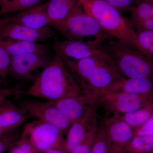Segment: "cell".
I'll return each instance as SVG.
<instances>
[{"mask_svg":"<svg viewBox=\"0 0 153 153\" xmlns=\"http://www.w3.org/2000/svg\"><path fill=\"white\" fill-rule=\"evenodd\" d=\"M61 57L82 94L94 99L105 93L115 82L124 77L108 55L79 60Z\"/></svg>","mask_w":153,"mask_h":153,"instance_id":"6da1fadb","label":"cell"},{"mask_svg":"<svg viewBox=\"0 0 153 153\" xmlns=\"http://www.w3.org/2000/svg\"><path fill=\"white\" fill-rule=\"evenodd\" d=\"M24 94L49 101L82 94L63 58L57 53Z\"/></svg>","mask_w":153,"mask_h":153,"instance_id":"7a4b0ae2","label":"cell"},{"mask_svg":"<svg viewBox=\"0 0 153 153\" xmlns=\"http://www.w3.org/2000/svg\"><path fill=\"white\" fill-rule=\"evenodd\" d=\"M82 7L107 34L140 51L137 33L131 21L118 10L105 0H83Z\"/></svg>","mask_w":153,"mask_h":153,"instance_id":"3957f363","label":"cell"},{"mask_svg":"<svg viewBox=\"0 0 153 153\" xmlns=\"http://www.w3.org/2000/svg\"><path fill=\"white\" fill-rule=\"evenodd\" d=\"M101 46L124 77L153 80L152 58L131 45L116 39L103 41Z\"/></svg>","mask_w":153,"mask_h":153,"instance_id":"277c9868","label":"cell"},{"mask_svg":"<svg viewBox=\"0 0 153 153\" xmlns=\"http://www.w3.org/2000/svg\"><path fill=\"white\" fill-rule=\"evenodd\" d=\"M57 29L65 40L83 41L84 37L93 36L102 42L114 38L102 29L97 21L87 13L82 5L66 19L51 25Z\"/></svg>","mask_w":153,"mask_h":153,"instance_id":"5b68a950","label":"cell"},{"mask_svg":"<svg viewBox=\"0 0 153 153\" xmlns=\"http://www.w3.org/2000/svg\"><path fill=\"white\" fill-rule=\"evenodd\" d=\"M63 134L57 127L37 120L25 126L21 137L28 141L38 152L43 153L52 148L64 151Z\"/></svg>","mask_w":153,"mask_h":153,"instance_id":"8992f818","label":"cell"},{"mask_svg":"<svg viewBox=\"0 0 153 153\" xmlns=\"http://www.w3.org/2000/svg\"><path fill=\"white\" fill-rule=\"evenodd\" d=\"M153 100V92L146 94L125 92L105 94L95 99L96 104L104 105L113 115H121L143 107Z\"/></svg>","mask_w":153,"mask_h":153,"instance_id":"52a82bcc","label":"cell"},{"mask_svg":"<svg viewBox=\"0 0 153 153\" xmlns=\"http://www.w3.org/2000/svg\"><path fill=\"white\" fill-rule=\"evenodd\" d=\"M21 107L28 115L57 127L64 133L69 129L72 123L52 101L27 100L22 102Z\"/></svg>","mask_w":153,"mask_h":153,"instance_id":"ba28073f","label":"cell"},{"mask_svg":"<svg viewBox=\"0 0 153 153\" xmlns=\"http://www.w3.org/2000/svg\"><path fill=\"white\" fill-rule=\"evenodd\" d=\"M100 41L94 40L57 41L53 44L56 53L70 60H79L95 56H107Z\"/></svg>","mask_w":153,"mask_h":153,"instance_id":"9c48e42d","label":"cell"},{"mask_svg":"<svg viewBox=\"0 0 153 153\" xmlns=\"http://www.w3.org/2000/svg\"><path fill=\"white\" fill-rule=\"evenodd\" d=\"M52 59L47 54L27 53L12 57L8 74L20 80L30 79L33 73L41 68H45Z\"/></svg>","mask_w":153,"mask_h":153,"instance_id":"30bf717a","label":"cell"},{"mask_svg":"<svg viewBox=\"0 0 153 153\" xmlns=\"http://www.w3.org/2000/svg\"><path fill=\"white\" fill-rule=\"evenodd\" d=\"M55 36V31L49 26L35 29L11 22L0 29V40L11 39L39 43Z\"/></svg>","mask_w":153,"mask_h":153,"instance_id":"8fae6325","label":"cell"},{"mask_svg":"<svg viewBox=\"0 0 153 153\" xmlns=\"http://www.w3.org/2000/svg\"><path fill=\"white\" fill-rule=\"evenodd\" d=\"M110 140L109 153H123L125 148L133 138V128L120 115H113L104 120Z\"/></svg>","mask_w":153,"mask_h":153,"instance_id":"7c38bea8","label":"cell"},{"mask_svg":"<svg viewBox=\"0 0 153 153\" xmlns=\"http://www.w3.org/2000/svg\"><path fill=\"white\" fill-rule=\"evenodd\" d=\"M96 106L88 111L83 116L71 123L65 140L64 151L71 153L80 143L94 123L97 120Z\"/></svg>","mask_w":153,"mask_h":153,"instance_id":"4fadbf2b","label":"cell"},{"mask_svg":"<svg viewBox=\"0 0 153 153\" xmlns=\"http://www.w3.org/2000/svg\"><path fill=\"white\" fill-rule=\"evenodd\" d=\"M52 102L71 123L82 117L91 108L97 106L93 98L83 94Z\"/></svg>","mask_w":153,"mask_h":153,"instance_id":"5bb4252c","label":"cell"},{"mask_svg":"<svg viewBox=\"0 0 153 153\" xmlns=\"http://www.w3.org/2000/svg\"><path fill=\"white\" fill-rule=\"evenodd\" d=\"M12 22L35 29H42L52 23L47 14L46 4L20 11L13 16Z\"/></svg>","mask_w":153,"mask_h":153,"instance_id":"9a60e30c","label":"cell"},{"mask_svg":"<svg viewBox=\"0 0 153 153\" xmlns=\"http://www.w3.org/2000/svg\"><path fill=\"white\" fill-rule=\"evenodd\" d=\"M27 113L21 107H18L8 100L0 106V128L12 132L26 121Z\"/></svg>","mask_w":153,"mask_h":153,"instance_id":"2e32d148","label":"cell"},{"mask_svg":"<svg viewBox=\"0 0 153 153\" xmlns=\"http://www.w3.org/2000/svg\"><path fill=\"white\" fill-rule=\"evenodd\" d=\"M152 92H153L152 79L123 77L115 82L103 94L113 92L146 94Z\"/></svg>","mask_w":153,"mask_h":153,"instance_id":"e0dca14e","label":"cell"},{"mask_svg":"<svg viewBox=\"0 0 153 153\" xmlns=\"http://www.w3.org/2000/svg\"><path fill=\"white\" fill-rule=\"evenodd\" d=\"M83 0H49L45 3L46 11L52 24L66 19L82 5Z\"/></svg>","mask_w":153,"mask_h":153,"instance_id":"ac0fdd59","label":"cell"},{"mask_svg":"<svg viewBox=\"0 0 153 153\" xmlns=\"http://www.w3.org/2000/svg\"><path fill=\"white\" fill-rule=\"evenodd\" d=\"M0 45L4 47L12 57L27 53L47 54L48 48L39 43L11 39L0 40Z\"/></svg>","mask_w":153,"mask_h":153,"instance_id":"d6986e66","label":"cell"},{"mask_svg":"<svg viewBox=\"0 0 153 153\" xmlns=\"http://www.w3.org/2000/svg\"><path fill=\"white\" fill-rule=\"evenodd\" d=\"M153 114V100L139 109L120 116L133 128H136L144 123Z\"/></svg>","mask_w":153,"mask_h":153,"instance_id":"ffe728a7","label":"cell"},{"mask_svg":"<svg viewBox=\"0 0 153 153\" xmlns=\"http://www.w3.org/2000/svg\"><path fill=\"white\" fill-rule=\"evenodd\" d=\"M110 140L104 120L98 123L91 153H109Z\"/></svg>","mask_w":153,"mask_h":153,"instance_id":"44dd1931","label":"cell"},{"mask_svg":"<svg viewBox=\"0 0 153 153\" xmlns=\"http://www.w3.org/2000/svg\"><path fill=\"white\" fill-rule=\"evenodd\" d=\"M123 153H153V136L134 137Z\"/></svg>","mask_w":153,"mask_h":153,"instance_id":"7402d4cb","label":"cell"},{"mask_svg":"<svg viewBox=\"0 0 153 153\" xmlns=\"http://www.w3.org/2000/svg\"><path fill=\"white\" fill-rule=\"evenodd\" d=\"M41 0H9L1 7L0 8V16L24 10L38 5Z\"/></svg>","mask_w":153,"mask_h":153,"instance_id":"603a6c76","label":"cell"},{"mask_svg":"<svg viewBox=\"0 0 153 153\" xmlns=\"http://www.w3.org/2000/svg\"><path fill=\"white\" fill-rule=\"evenodd\" d=\"M153 0H140L136 7L131 10V22H138L150 17Z\"/></svg>","mask_w":153,"mask_h":153,"instance_id":"cb8c5ba5","label":"cell"},{"mask_svg":"<svg viewBox=\"0 0 153 153\" xmlns=\"http://www.w3.org/2000/svg\"><path fill=\"white\" fill-rule=\"evenodd\" d=\"M141 52L153 59V31L136 32Z\"/></svg>","mask_w":153,"mask_h":153,"instance_id":"d4e9b609","label":"cell"},{"mask_svg":"<svg viewBox=\"0 0 153 153\" xmlns=\"http://www.w3.org/2000/svg\"><path fill=\"white\" fill-rule=\"evenodd\" d=\"M98 123L96 121L82 142L71 153H91Z\"/></svg>","mask_w":153,"mask_h":153,"instance_id":"484cf974","label":"cell"},{"mask_svg":"<svg viewBox=\"0 0 153 153\" xmlns=\"http://www.w3.org/2000/svg\"><path fill=\"white\" fill-rule=\"evenodd\" d=\"M19 131H15L0 138V153H5L16 144L21 137Z\"/></svg>","mask_w":153,"mask_h":153,"instance_id":"4316f807","label":"cell"},{"mask_svg":"<svg viewBox=\"0 0 153 153\" xmlns=\"http://www.w3.org/2000/svg\"><path fill=\"white\" fill-rule=\"evenodd\" d=\"M12 57L4 47L0 45V78L3 81L8 74Z\"/></svg>","mask_w":153,"mask_h":153,"instance_id":"83f0119b","label":"cell"},{"mask_svg":"<svg viewBox=\"0 0 153 153\" xmlns=\"http://www.w3.org/2000/svg\"><path fill=\"white\" fill-rule=\"evenodd\" d=\"M134 136H153V118L152 117L138 127L135 128Z\"/></svg>","mask_w":153,"mask_h":153,"instance_id":"f1b7e54d","label":"cell"},{"mask_svg":"<svg viewBox=\"0 0 153 153\" xmlns=\"http://www.w3.org/2000/svg\"><path fill=\"white\" fill-rule=\"evenodd\" d=\"M111 5L114 7L121 13L126 11H131L133 7L135 0H105Z\"/></svg>","mask_w":153,"mask_h":153,"instance_id":"f546056e","label":"cell"},{"mask_svg":"<svg viewBox=\"0 0 153 153\" xmlns=\"http://www.w3.org/2000/svg\"><path fill=\"white\" fill-rule=\"evenodd\" d=\"M21 88L16 85L9 88H0V106L12 96L19 95L22 93Z\"/></svg>","mask_w":153,"mask_h":153,"instance_id":"4dcf8cb0","label":"cell"},{"mask_svg":"<svg viewBox=\"0 0 153 153\" xmlns=\"http://www.w3.org/2000/svg\"><path fill=\"white\" fill-rule=\"evenodd\" d=\"M131 23L136 32L143 31H153V18L152 17Z\"/></svg>","mask_w":153,"mask_h":153,"instance_id":"1f68e13d","label":"cell"},{"mask_svg":"<svg viewBox=\"0 0 153 153\" xmlns=\"http://www.w3.org/2000/svg\"><path fill=\"white\" fill-rule=\"evenodd\" d=\"M12 21H13V16L0 18V29L5 25L12 22Z\"/></svg>","mask_w":153,"mask_h":153,"instance_id":"d6a6232c","label":"cell"},{"mask_svg":"<svg viewBox=\"0 0 153 153\" xmlns=\"http://www.w3.org/2000/svg\"><path fill=\"white\" fill-rule=\"evenodd\" d=\"M43 153H67L66 152L60 149H56V148H52L49 149L46 152Z\"/></svg>","mask_w":153,"mask_h":153,"instance_id":"836d02e7","label":"cell"},{"mask_svg":"<svg viewBox=\"0 0 153 153\" xmlns=\"http://www.w3.org/2000/svg\"><path fill=\"white\" fill-rule=\"evenodd\" d=\"M11 132L5 130L3 129L0 128V138L3 137L5 136L8 134H9Z\"/></svg>","mask_w":153,"mask_h":153,"instance_id":"e575fe53","label":"cell"},{"mask_svg":"<svg viewBox=\"0 0 153 153\" xmlns=\"http://www.w3.org/2000/svg\"><path fill=\"white\" fill-rule=\"evenodd\" d=\"M9 0H0V8L2 7Z\"/></svg>","mask_w":153,"mask_h":153,"instance_id":"d590c367","label":"cell"},{"mask_svg":"<svg viewBox=\"0 0 153 153\" xmlns=\"http://www.w3.org/2000/svg\"><path fill=\"white\" fill-rule=\"evenodd\" d=\"M150 17L153 18V1L152 5V9H151Z\"/></svg>","mask_w":153,"mask_h":153,"instance_id":"8d00e7d4","label":"cell"},{"mask_svg":"<svg viewBox=\"0 0 153 153\" xmlns=\"http://www.w3.org/2000/svg\"><path fill=\"white\" fill-rule=\"evenodd\" d=\"M3 82V80L2 79H1L0 78V87H1L2 84V82Z\"/></svg>","mask_w":153,"mask_h":153,"instance_id":"74e56055","label":"cell"},{"mask_svg":"<svg viewBox=\"0 0 153 153\" xmlns=\"http://www.w3.org/2000/svg\"><path fill=\"white\" fill-rule=\"evenodd\" d=\"M152 117L153 118V114L152 116Z\"/></svg>","mask_w":153,"mask_h":153,"instance_id":"f35d334b","label":"cell"},{"mask_svg":"<svg viewBox=\"0 0 153 153\" xmlns=\"http://www.w3.org/2000/svg\"><path fill=\"white\" fill-rule=\"evenodd\" d=\"M135 1L136 2L137 0H135Z\"/></svg>","mask_w":153,"mask_h":153,"instance_id":"ab89813d","label":"cell"},{"mask_svg":"<svg viewBox=\"0 0 153 153\" xmlns=\"http://www.w3.org/2000/svg\"><path fill=\"white\" fill-rule=\"evenodd\" d=\"M1 88V87H0V88Z\"/></svg>","mask_w":153,"mask_h":153,"instance_id":"60d3db41","label":"cell"}]
</instances>
